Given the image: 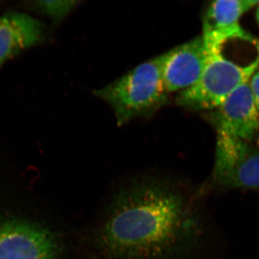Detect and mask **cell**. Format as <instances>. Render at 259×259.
<instances>
[{
	"instance_id": "obj_5",
	"label": "cell",
	"mask_w": 259,
	"mask_h": 259,
	"mask_svg": "<svg viewBox=\"0 0 259 259\" xmlns=\"http://www.w3.org/2000/svg\"><path fill=\"white\" fill-rule=\"evenodd\" d=\"M213 177L226 188H258L259 150L248 141L218 131Z\"/></svg>"
},
{
	"instance_id": "obj_1",
	"label": "cell",
	"mask_w": 259,
	"mask_h": 259,
	"mask_svg": "<svg viewBox=\"0 0 259 259\" xmlns=\"http://www.w3.org/2000/svg\"><path fill=\"white\" fill-rule=\"evenodd\" d=\"M183 198L161 179H139L112 197L94 242L105 259H175L190 233Z\"/></svg>"
},
{
	"instance_id": "obj_4",
	"label": "cell",
	"mask_w": 259,
	"mask_h": 259,
	"mask_svg": "<svg viewBox=\"0 0 259 259\" xmlns=\"http://www.w3.org/2000/svg\"><path fill=\"white\" fill-rule=\"evenodd\" d=\"M63 248L59 236L47 227L0 220V259H61Z\"/></svg>"
},
{
	"instance_id": "obj_9",
	"label": "cell",
	"mask_w": 259,
	"mask_h": 259,
	"mask_svg": "<svg viewBox=\"0 0 259 259\" xmlns=\"http://www.w3.org/2000/svg\"><path fill=\"white\" fill-rule=\"evenodd\" d=\"M259 5L257 0H217L207 8L203 19L204 37L228 36L243 30L242 15Z\"/></svg>"
},
{
	"instance_id": "obj_12",
	"label": "cell",
	"mask_w": 259,
	"mask_h": 259,
	"mask_svg": "<svg viewBox=\"0 0 259 259\" xmlns=\"http://www.w3.org/2000/svg\"><path fill=\"white\" fill-rule=\"evenodd\" d=\"M256 20H257V21H258V23L259 24V5L258 6V8H257Z\"/></svg>"
},
{
	"instance_id": "obj_11",
	"label": "cell",
	"mask_w": 259,
	"mask_h": 259,
	"mask_svg": "<svg viewBox=\"0 0 259 259\" xmlns=\"http://www.w3.org/2000/svg\"><path fill=\"white\" fill-rule=\"evenodd\" d=\"M249 84L259 116V67L254 74L252 75L249 80Z\"/></svg>"
},
{
	"instance_id": "obj_2",
	"label": "cell",
	"mask_w": 259,
	"mask_h": 259,
	"mask_svg": "<svg viewBox=\"0 0 259 259\" xmlns=\"http://www.w3.org/2000/svg\"><path fill=\"white\" fill-rule=\"evenodd\" d=\"M203 39L207 51L203 73L194 86L176 98L179 106L189 110L217 108L237 88L248 82L259 67V41L244 30Z\"/></svg>"
},
{
	"instance_id": "obj_10",
	"label": "cell",
	"mask_w": 259,
	"mask_h": 259,
	"mask_svg": "<svg viewBox=\"0 0 259 259\" xmlns=\"http://www.w3.org/2000/svg\"><path fill=\"white\" fill-rule=\"evenodd\" d=\"M76 3L74 1H37L34 2L33 6L54 22H59L72 11Z\"/></svg>"
},
{
	"instance_id": "obj_8",
	"label": "cell",
	"mask_w": 259,
	"mask_h": 259,
	"mask_svg": "<svg viewBox=\"0 0 259 259\" xmlns=\"http://www.w3.org/2000/svg\"><path fill=\"white\" fill-rule=\"evenodd\" d=\"M41 22L25 13L10 12L0 16V67L7 61L45 38Z\"/></svg>"
},
{
	"instance_id": "obj_7",
	"label": "cell",
	"mask_w": 259,
	"mask_h": 259,
	"mask_svg": "<svg viewBox=\"0 0 259 259\" xmlns=\"http://www.w3.org/2000/svg\"><path fill=\"white\" fill-rule=\"evenodd\" d=\"M215 110L218 131L248 141L259 130V116L249 81L237 88Z\"/></svg>"
},
{
	"instance_id": "obj_3",
	"label": "cell",
	"mask_w": 259,
	"mask_h": 259,
	"mask_svg": "<svg viewBox=\"0 0 259 259\" xmlns=\"http://www.w3.org/2000/svg\"><path fill=\"white\" fill-rule=\"evenodd\" d=\"M162 76V56L143 63L120 79L94 91L112 107L117 125L154 115L168 102Z\"/></svg>"
},
{
	"instance_id": "obj_6",
	"label": "cell",
	"mask_w": 259,
	"mask_h": 259,
	"mask_svg": "<svg viewBox=\"0 0 259 259\" xmlns=\"http://www.w3.org/2000/svg\"><path fill=\"white\" fill-rule=\"evenodd\" d=\"M162 76L168 93L185 91L198 81L207 60L203 37H195L162 54Z\"/></svg>"
}]
</instances>
